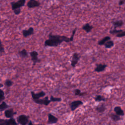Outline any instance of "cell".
I'll list each match as a JSON object with an SVG mask.
<instances>
[{
    "mask_svg": "<svg viewBox=\"0 0 125 125\" xmlns=\"http://www.w3.org/2000/svg\"><path fill=\"white\" fill-rule=\"evenodd\" d=\"M49 39L45 41V47H57L62 42L69 43L70 42L69 38L66 36H61L58 35H53L52 33L49 35Z\"/></svg>",
    "mask_w": 125,
    "mask_h": 125,
    "instance_id": "obj_1",
    "label": "cell"
},
{
    "mask_svg": "<svg viewBox=\"0 0 125 125\" xmlns=\"http://www.w3.org/2000/svg\"><path fill=\"white\" fill-rule=\"evenodd\" d=\"M17 121L21 125H27L29 121V116L25 114L20 115L17 117Z\"/></svg>",
    "mask_w": 125,
    "mask_h": 125,
    "instance_id": "obj_2",
    "label": "cell"
},
{
    "mask_svg": "<svg viewBox=\"0 0 125 125\" xmlns=\"http://www.w3.org/2000/svg\"><path fill=\"white\" fill-rule=\"evenodd\" d=\"M26 0H19L17 2H12L11 3V8L13 10L16 9L21 8L25 6Z\"/></svg>",
    "mask_w": 125,
    "mask_h": 125,
    "instance_id": "obj_3",
    "label": "cell"
},
{
    "mask_svg": "<svg viewBox=\"0 0 125 125\" xmlns=\"http://www.w3.org/2000/svg\"><path fill=\"white\" fill-rule=\"evenodd\" d=\"M33 101H34V102L35 103L38 104V105H45L46 106H49V104L51 102L50 101V100H49L48 96H46V97H45V98H44L43 99L40 98V99L34 100Z\"/></svg>",
    "mask_w": 125,
    "mask_h": 125,
    "instance_id": "obj_4",
    "label": "cell"
},
{
    "mask_svg": "<svg viewBox=\"0 0 125 125\" xmlns=\"http://www.w3.org/2000/svg\"><path fill=\"white\" fill-rule=\"evenodd\" d=\"M84 103L81 100H75L71 102L69 104V107L72 111H75L78 107L82 106Z\"/></svg>",
    "mask_w": 125,
    "mask_h": 125,
    "instance_id": "obj_5",
    "label": "cell"
},
{
    "mask_svg": "<svg viewBox=\"0 0 125 125\" xmlns=\"http://www.w3.org/2000/svg\"><path fill=\"white\" fill-rule=\"evenodd\" d=\"M30 56L31 58V61L33 62V66H34L37 63L40 62L41 60L38 57L39 53L36 51H32L29 53Z\"/></svg>",
    "mask_w": 125,
    "mask_h": 125,
    "instance_id": "obj_6",
    "label": "cell"
},
{
    "mask_svg": "<svg viewBox=\"0 0 125 125\" xmlns=\"http://www.w3.org/2000/svg\"><path fill=\"white\" fill-rule=\"evenodd\" d=\"M30 93L33 100L39 99H40L41 98H43L45 97V96L46 95V93L43 91H42L37 93H35L34 91H31Z\"/></svg>",
    "mask_w": 125,
    "mask_h": 125,
    "instance_id": "obj_7",
    "label": "cell"
},
{
    "mask_svg": "<svg viewBox=\"0 0 125 125\" xmlns=\"http://www.w3.org/2000/svg\"><path fill=\"white\" fill-rule=\"evenodd\" d=\"M80 59V56L79 54L77 53H74L72 57V60L71 61V66L73 68H75L76 66L77 65L78 62Z\"/></svg>",
    "mask_w": 125,
    "mask_h": 125,
    "instance_id": "obj_8",
    "label": "cell"
},
{
    "mask_svg": "<svg viewBox=\"0 0 125 125\" xmlns=\"http://www.w3.org/2000/svg\"><path fill=\"white\" fill-rule=\"evenodd\" d=\"M48 120L47 122V124L48 125H53L57 123L58 121V118L49 113L48 114Z\"/></svg>",
    "mask_w": 125,
    "mask_h": 125,
    "instance_id": "obj_9",
    "label": "cell"
},
{
    "mask_svg": "<svg viewBox=\"0 0 125 125\" xmlns=\"http://www.w3.org/2000/svg\"><path fill=\"white\" fill-rule=\"evenodd\" d=\"M41 3L36 0H29L27 3V7L29 8H33L39 7Z\"/></svg>",
    "mask_w": 125,
    "mask_h": 125,
    "instance_id": "obj_10",
    "label": "cell"
},
{
    "mask_svg": "<svg viewBox=\"0 0 125 125\" xmlns=\"http://www.w3.org/2000/svg\"><path fill=\"white\" fill-rule=\"evenodd\" d=\"M107 66H108L106 64H97L96 68L94 69V71L98 73L103 72L105 70Z\"/></svg>",
    "mask_w": 125,
    "mask_h": 125,
    "instance_id": "obj_11",
    "label": "cell"
},
{
    "mask_svg": "<svg viewBox=\"0 0 125 125\" xmlns=\"http://www.w3.org/2000/svg\"><path fill=\"white\" fill-rule=\"evenodd\" d=\"M16 111H14L13 109H10L7 110L5 111V115L7 118H12L14 117L15 115L17 114Z\"/></svg>",
    "mask_w": 125,
    "mask_h": 125,
    "instance_id": "obj_12",
    "label": "cell"
},
{
    "mask_svg": "<svg viewBox=\"0 0 125 125\" xmlns=\"http://www.w3.org/2000/svg\"><path fill=\"white\" fill-rule=\"evenodd\" d=\"M22 33H23V36L25 38H27L29 36H31L34 34V28L32 27H30L28 30L27 29L23 30L22 31Z\"/></svg>",
    "mask_w": 125,
    "mask_h": 125,
    "instance_id": "obj_13",
    "label": "cell"
},
{
    "mask_svg": "<svg viewBox=\"0 0 125 125\" xmlns=\"http://www.w3.org/2000/svg\"><path fill=\"white\" fill-rule=\"evenodd\" d=\"M106 109H107V108L106 105L103 103L98 105L95 108V110L96 111L100 113L104 112L106 111Z\"/></svg>",
    "mask_w": 125,
    "mask_h": 125,
    "instance_id": "obj_14",
    "label": "cell"
},
{
    "mask_svg": "<svg viewBox=\"0 0 125 125\" xmlns=\"http://www.w3.org/2000/svg\"><path fill=\"white\" fill-rule=\"evenodd\" d=\"M112 24L113 25V26L114 27V29H116L118 28H121L124 24L123 21H122V20L113 21L112 22Z\"/></svg>",
    "mask_w": 125,
    "mask_h": 125,
    "instance_id": "obj_15",
    "label": "cell"
},
{
    "mask_svg": "<svg viewBox=\"0 0 125 125\" xmlns=\"http://www.w3.org/2000/svg\"><path fill=\"white\" fill-rule=\"evenodd\" d=\"M113 110L115 113L120 116H123L125 115L124 111L122 109V108L120 106L115 107L114 108Z\"/></svg>",
    "mask_w": 125,
    "mask_h": 125,
    "instance_id": "obj_16",
    "label": "cell"
},
{
    "mask_svg": "<svg viewBox=\"0 0 125 125\" xmlns=\"http://www.w3.org/2000/svg\"><path fill=\"white\" fill-rule=\"evenodd\" d=\"M93 28V27L92 26L90 25L89 23H87V24H85L82 27V29L85 31L86 32V33H87L91 32Z\"/></svg>",
    "mask_w": 125,
    "mask_h": 125,
    "instance_id": "obj_17",
    "label": "cell"
},
{
    "mask_svg": "<svg viewBox=\"0 0 125 125\" xmlns=\"http://www.w3.org/2000/svg\"><path fill=\"white\" fill-rule=\"evenodd\" d=\"M110 117L111 118V119L115 122H118L120 120H121V116L116 114L115 113H111L110 114Z\"/></svg>",
    "mask_w": 125,
    "mask_h": 125,
    "instance_id": "obj_18",
    "label": "cell"
},
{
    "mask_svg": "<svg viewBox=\"0 0 125 125\" xmlns=\"http://www.w3.org/2000/svg\"><path fill=\"white\" fill-rule=\"evenodd\" d=\"M111 40V38L110 36H106L104 38H103L102 39H101V40H100L98 42V44L100 46L104 45V44H105L107 41H108L109 40Z\"/></svg>",
    "mask_w": 125,
    "mask_h": 125,
    "instance_id": "obj_19",
    "label": "cell"
},
{
    "mask_svg": "<svg viewBox=\"0 0 125 125\" xmlns=\"http://www.w3.org/2000/svg\"><path fill=\"white\" fill-rule=\"evenodd\" d=\"M114 42L111 40H109L105 44H104V46H105V48L107 49H111L114 46Z\"/></svg>",
    "mask_w": 125,
    "mask_h": 125,
    "instance_id": "obj_20",
    "label": "cell"
},
{
    "mask_svg": "<svg viewBox=\"0 0 125 125\" xmlns=\"http://www.w3.org/2000/svg\"><path fill=\"white\" fill-rule=\"evenodd\" d=\"M106 98L101 95H97L94 97V100L96 102H105L106 101Z\"/></svg>",
    "mask_w": 125,
    "mask_h": 125,
    "instance_id": "obj_21",
    "label": "cell"
},
{
    "mask_svg": "<svg viewBox=\"0 0 125 125\" xmlns=\"http://www.w3.org/2000/svg\"><path fill=\"white\" fill-rule=\"evenodd\" d=\"M73 93L75 96H83L87 94L86 92H82L80 89H75L73 90Z\"/></svg>",
    "mask_w": 125,
    "mask_h": 125,
    "instance_id": "obj_22",
    "label": "cell"
},
{
    "mask_svg": "<svg viewBox=\"0 0 125 125\" xmlns=\"http://www.w3.org/2000/svg\"><path fill=\"white\" fill-rule=\"evenodd\" d=\"M19 54L22 58H26L28 57V54L27 50L25 49H23L21 51L19 52Z\"/></svg>",
    "mask_w": 125,
    "mask_h": 125,
    "instance_id": "obj_23",
    "label": "cell"
},
{
    "mask_svg": "<svg viewBox=\"0 0 125 125\" xmlns=\"http://www.w3.org/2000/svg\"><path fill=\"white\" fill-rule=\"evenodd\" d=\"M8 108L9 106L4 101H3L1 104H0V111H3Z\"/></svg>",
    "mask_w": 125,
    "mask_h": 125,
    "instance_id": "obj_24",
    "label": "cell"
},
{
    "mask_svg": "<svg viewBox=\"0 0 125 125\" xmlns=\"http://www.w3.org/2000/svg\"><path fill=\"white\" fill-rule=\"evenodd\" d=\"M49 100L52 102H60L62 101V99L60 97H55L52 95H51Z\"/></svg>",
    "mask_w": 125,
    "mask_h": 125,
    "instance_id": "obj_25",
    "label": "cell"
},
{
    "mask_svg": "<svg viewBox=\"0 0 125 125\" xmlns=\"http://www.w3.org/2000/svg\"><path fill=\"white\" fill-rule=\"evenodd\" d=\"M123 31L122 29H113L110 31V33L112 35H117V34Z\"/></svg>",
    "mask_w": 125,
    "mask_h": 125,
    "instance_id": "obj_26",
    "label": "cell"
},
{
    "mask_svg": "<svg viewBox=\"0 0 125 125\" xmlns=\"http://www.w3.org/2000/svg\"><path fill=\"white\" fill-rule=\"evenodd\" d=\"M7 125H18V124L16 122L15 119L13 118H12L8 120Z\"/></svg>",
    "mask_w": 125,
    "mask_h": 125,
    "instance_id": "obj_27",
    "label": "cell"
},
{
    "mask_svg": "<svg viewBox=\"0 0 125 125\" xmlns=\"http://www.w3.org/2000/svg\"><path fill=\"white\" fill-rule=\"evenodd\" d=\"M13 84V82L10 80L7 79L5 82V85L7 87H10L12 86Z\"/></svg>",
    "mask_w": 125,
    "mask_h": 125,
    "instance_id": "obj_28",
    "label": "cell"
},
{
    "mask_svg": "<svg viewBox=\"0 0 125 125\" xmlns=\"http://www.w3.org/2000/svg\"><path fill=\"white\" fill-rule=\"evenodd\" d=\"M7 119H0V125H7Z\"/></svg>",
    "mask_w": 125,
    "mask_h": 125,
    "instance_id": "obj_29",
    "label": "cell"
},
{
    "mask_svg": "<svg viewBox=\"0 0 125 125\" xmlns=\"http://www.w3.org/2000/svg\"><path fill=\"white\" fill-rule=\"evenodd\" d=\"M76 30H77V28H75L74 29H73V31H72V34H71V36L70 38H69L70 42H72L73 41L74 38V35L75 34Z\"/></svg>",
    "mask_w": 125,
    "mask_h": 125,
    "instance_id": "obj_30",
    "label": "cell"
},
{
    "mask_svg": "<svg viewBox=\"0 0 125 125\" xmlns=\"http://www.w3.org/2000/svg\"><path fill=\"white\" fill-rule=\"evenodd\" d=\"M116 37H118V38H122V37H124L125 36V31H123L118 34H117V35H115Z\"/></svg>",
    "mask_w": 125,
    "mask_h": 125,
    "instance_id": "obj_31",
    "label": "cell"
},
{
    "mask_svg": "<svg viewBox=\"0 0 125 125\" xmlns=\"http://www.w3.org/2000/svg\"><path fill=\"white\" fill-rule=\"evenodd\" d=\"M4 52H5V49L2 44V42L1 40H0V52L3 53Z\"/></svg>",
    "mask_w": 125,
    "mask_h": 125,
    "instance_id": "obj_32",
    "label": "cell"
},
{
    "mask_svg": "<svg viewBox=\"0 0 125 125\" xmlns=\"http://www.w3.org/2000/svg\"><path fill=\"white\" fill-rule=\"evenodd\" d=\"M4 92L3 90L0 89V99H3L4 100L5 99V97L4 96Z\"/></svg>",
    "mask_w": 125,
    "mask_h": 125,
    "instance_id": "obj_33",
    "label": "cell"
},
{
    "mask_svg": "<svg viewBox=\"0 0 125 125\" xmlns=\"http://www.w3.org/2000/svg\"><path fill=\"white\" fill-rule=\"evenodd\" d=\"M13 11L15 15H18L21 13V8H18V9H16L14 10H13Z\"/></svg>",
    "mask_w": 125,
    "mask_h": 125,
    "instance_id": "obj_34",
    "label": "cell"
},
{
    "mask_svg": "<svg viewBox=\"0 0 125 125\" xmlns=\"http://www.w3.org/2000/svg\"><path fill=\"white\" fill-rule=\"evenodd\" d=\"M125 4V1L124 0H120V1L119 2V5L120 6H122L123 5H124Z\"/></svg>",
    "mask_w": 125,
    "mask_h": 125,
    "instance_id": "obj_35",
    "label": "cell"
},
{
    "mask_svg": "<svg viewBox=\"0 0 125 125\" xmlns=\"http://www.w3.org/2000/svg\"><path fill=\"white\" fill-rule=\"evenodd\" d=\"M28 125H43V124H33L32 122L31 121H29L28 123Z\"/></svg>",
    "mask_w": 125,
    "mask_h": 125,
    "instance_id": "obj_36",
    "label": "cell"
},
{
    "mask_svg": "<svg viewBox=\"0 0 125 125\" xmlns=\"http://www.w3.org/2000/svg\"><path fill=\"white\" fill-rule=\"evenodd\" d=\"M3 87H4V85L2 84H1V83H0V88H2Z\"/></svg>",
    "mask_w": 125,
    "mask_h": 125,
    "instance_id": "obj_37",
    "label": "cell"
},
{
    "mask_svg": "<svg viewBox=\"0 0 125 125\" xmlns=\"http://www.w3.org/2000/svg\"><path fill=\"white\" fill-rule=\"evenodd\" d=\"M4 101L3 99H0V104H1L3 101Z\"/></svg>",
    "mask_w": 125,
    "mask_h": 125,
    "instance_id": "obj_38",
    "label": "cell"
}]
</instances>
